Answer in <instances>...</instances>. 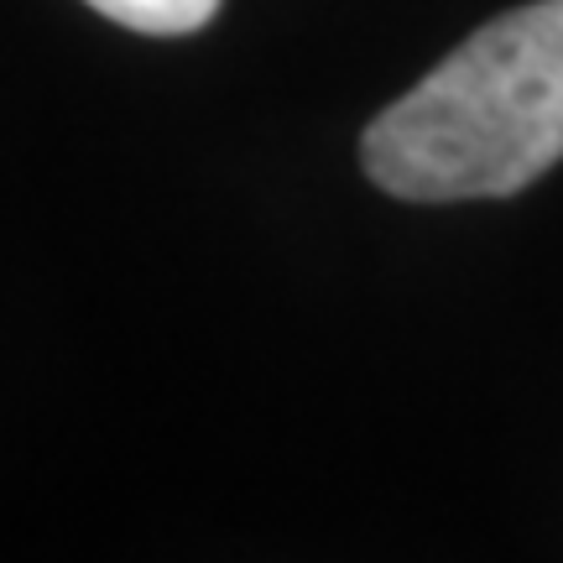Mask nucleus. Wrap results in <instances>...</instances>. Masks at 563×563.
Here are the masks:
<instances>
[{
  "label": "nucleus",
  "mask_w": 563,
  "mask_h": 563,
  "mask_svg": "<svg viewBox=\"0 0 563 563\" xmlns=\"http://www.w3.org/2000/svg\"><path fill=\"white\" fill-rule=\"evenodd\" d=\"M563 162V0H527L481 26L386 104L361 167L407 203L522 194Z\"/></svg>",
  "instance_id": "nucleus-1"
},
{
  "label": "nucleus",
  "mask_w": 563,
  "mask_h": 563,
  "mask_svg": "<svg viewBox=\"0 0 563 563\" xmlns=\"http://www.w3.org/2000/svg\"><path fill=\"white\" fill-rule=\"evenodd\" d=\"M84 5H95L100 16L121 21L141 37H188L220 11V0H84Z\"/></svg>",
  "instance_id": "nucleus-2"
}]
</instances>
